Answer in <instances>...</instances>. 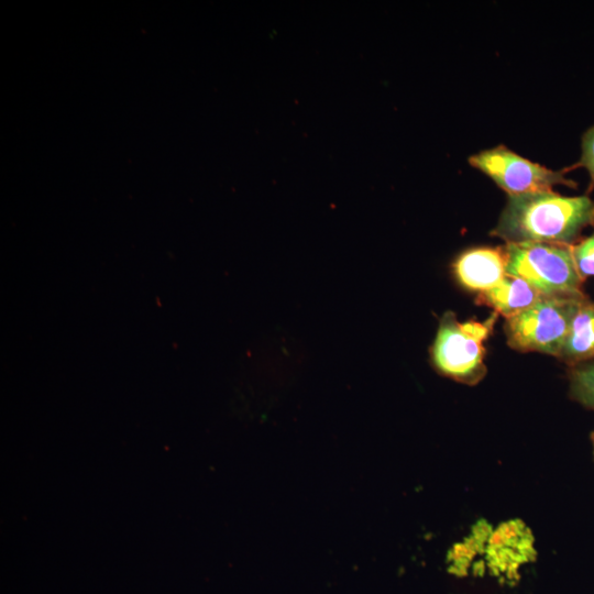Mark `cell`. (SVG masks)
I'll list each match as a JSON object with an SVG mask.
<instances>
[{
  "instance_id": "obj_1",
  "label": "cell",
  "mask_w": 594,
  "mask_h": 594,
  "mask_svg": "<svg viewBox=\"0 0 594 594\" xmlns=\"http://www.w3.org/2000/svg\"><path fill=\"white\" fill-rule=\"evenodd\" d=\"M594 226V200L552 190L509 196L492 235L506 243L573 245Z\"/></svg>"
},
{
  "instance_id": "obj_2",
  "label": "cell",
  "mask_w": 594,
  "mask_h": 594,
  "mask_svg": "<svg viewBox=\"0 0 594 594\" xmlns=\"http://www.w3.org/2000/svg\"><path fill=\"white\" fill-rule=\"evenodd\" d=\"M497 316L493 312L484 321L461 322L454 312H444L430 348L433 367L440 374L468 385L480 382L486 373L484 342L492 333Z\"/></svg>"
},
{
  "instance_id": "obj_3",
  "label": "cell",
  "mask_w": 594,
  "mask_h": 594,
  "mask_svg": "<svg viewBox=\"0 0 594 594\" xmlns=\"http://www.w3.org/2000/svg\"><path fill=\"white\" fill-rule=\"evenodd\" d=\"M572 245L506 243V274L525 279L543 296L583 295L584 278L572 256Z\"/></svg>"
},
{
  "instance_id": "obj_4",
  "label": "cell",
  "mask_w": 594,
  "mask_h": 594,
  "mask_svg": "<svg viewBox=\"0 0 594 594\" xmlns=\"http://www.w3.org/2000/svg\"><path fill=\"white\" fill-rule=\"evenodd\" d=\"M587 297L542 296L537 302L506 319L508 345L520 352H540L558 358L569 329Z\"/></svg>"
},
{
  "instance_id": "obj_5",
  "label": "cell",
  "mask_w": 594,
  "mask_h": 594,
  "mask_svg": "<svg viewBox=\"0 0 594 594\" xmlns=\"http://www.w3.org/2000/svg\"><path fill=\"white\" fill-rule=\"evenodd\" d=\"M470 164L490 176L509 196L548 191L554 185L575 187L564 172L552 170L519 156L504 145L472 155Z\"/></svg>"
},
{
  "instance_id": "obj_6",
  "label": "cell",
  "mask_w": 594,
  "mask_h": 594,
  "mask_svg": "<svg viewBox=\"0 0 594 594\" xmlns=\"http://www.w3.org/2000/svg\"><path fill=\"white\" fill-rule=\"evenodd\" d=\"M453 271L465 288L479 293L497 285L506 275L504 248H476L463 252Z\"/></svg>"
},
{
  "instance_id": "obj_7",
  "label": "cell",
  "mask_w": 594,
  "mask_h": 594,
  "mask_svg": "<svg viewBox=\"0 0 594 594\" xmlns=\"http://www.w3.org/2000/svg\"><path fill=\"white\" fill-rule=\"evenodd\" d=\"M543 295L522 278L506 274L494 287L479 293L476 302L494 309L506 319L537 302Z\"/></svg>"
},
{
  "instance_id": "obj_8",
  "label": "cell",
  "mask_w": 594,
  "mask_h": 594,
  "mask_svg": "<svg viewBox=\"0 0 594 594\" xmlns=\"http://www.w3.org/2000/svg\"><path fill=\"white\" fill-rule=\"evenodd\" d=\"M558 359L570 367L594 361V302L588 298L574 316Z\"/></svg>"
},
{
  "instance_id": "obj_9",
  "label": "cell",
  "mask_w": 594,
  "mask_h": 594,
  "mask_svg": "<svg viewBox=\"0 0 594 594\" xmlns=\"http://www.w3.org/2000/svg\"><path fill=\"white\" fill-rule=\"evenodd\" d=\"M569 378L572 399L594 410V361L571 366Z\"/></svg>"
},
{
  "instance_id": "obj_10",
  "label": "cell",
  "mask_w": 594,
  "mask_h": 594,
  "mask_svg": "<svg viewBox=\"0 0 594 594\" xmlns=\"http://www.w3.org/2000/svg\"><path fill=\"white\" fill-rule=\"evenodd\" d=\"M572 256L582 278L594 275V233L571 246Z\"/></svg>"
},
{
  "instance_id": "obj_11",
  "label": "cell",
  "mask_w": 594,
  "mask_h": 594,
  "mask_svg": "<svg viewBox=\"0 0 594 594\" xmlns=\"http://www.w3.org/2000/svg\"><path fill=\"white\" fill-rule=\"evenodd\" d=\"M575 166L585 167L588 170L592 187L594 186V125L582 138V155Z\"/></svg>"
},
{
  "instance_id": "obj_12",
  "label": "cell",
  "mask_w": 594,
  "mask_h": 594,
  "mask_svg": "<svg viewBox=\"0 0 594 594\" xmlns=\"http://www.w3.org/2000/svg\"><path fill=\"white\" fill-rule=\"evenodd\" d=\"M592 442H593V448H594V432L592 433Z\"/></svg>"
}]
</instances>
